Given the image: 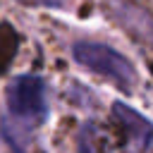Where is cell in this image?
<instances>
[{
  "label": "cell",
  "instance_id": "277c9868",
  "mask_svg": "<svg viewBox=\"0 0 153 153\" xmlns=\"http://www.w3.org/2000/svg\"><path fill=\"white\" fill-rule=\"evenodd\" d=\"M79 153H112L108 131L96 122H86L79 129Z\"/></svg>",
  "mask_w": 153,
  "mask_h": 153
},
{
  "label": "cell",
  "instance_id": "3957f363",
  "mask_svg": "<svg viewBox=\"0 0 153 153\" xmlns=\"http://www.w3.org/2000/svg\"><path fill=\"white\" fill-rule=\"evenodd\" d=\"M112 117L124 136V153H148L153 148V124L124 103L112 105Z\"/></svg>",
  "mask_w": 153,
  "mask_h": 153
},
{
  "label": "cell",
  "instance_id": "7a4b0ae2",
  "mask_svg": "<svg viewBox=\"0 0 153 153\" xmlns=\"http://www.w3.org/2000/svg\"><path fill=\"white\" fill-rule=\"evenodd\" d=\"M72 55L79 65H84L91 72L103 74L105 79L115 81L120 88L129 91L136 84V72L131 67V62L120 55L117 50L103 45V43H88V41H79L72 48Z\"/></svg>",
  "mask_w": 153,
  "mask_h": 153
},
{
  "label": "cell",
  "instance_id": "6da1fadb",
  "mask_svg": "<svg viewBox=\"0 0 153 153\" xmlns=\"http://www.w3.org/2000/svg\"><path fill=\"white\" fill-rule=\"evenodd\" d=\"M5 100H7V117L2 124V134L17 153H29L33 131L36 127H41L48 112L45 81L36 74L14 76L7 86Z\"/></svg>",
  "mask_w": 153,
  "mask_h": 153
},
{
  "label": "cell",
  "instance_id": "5b68a950",
  "mask_svg": "<svg viewBox=\"0 0 153 153\" xmlns=\"http://www.w3.org/2000/svg\"><path fill=\"white\" fill-rule=\"evenodd\" d=\"M22 2H29V5H45V7H65L69 0H22Z\"/></svg>",
  "mask_w": 153,
  "mask_h": 153
}]
</instances>
